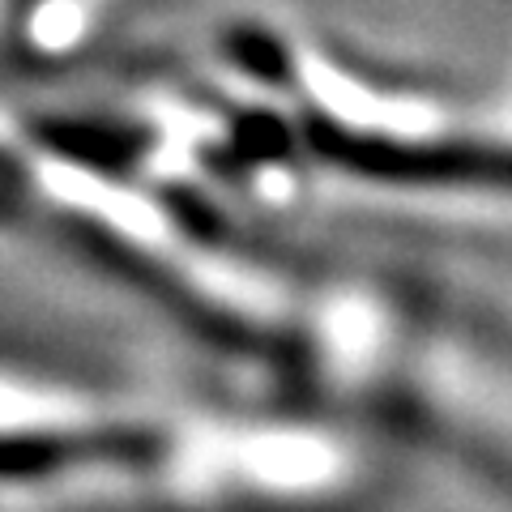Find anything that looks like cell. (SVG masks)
Listing matches in <instances>:
<instances>
[{
  "mask_svg": "<svg viewBox=\"0 0 512 512\" xmlns=\"http://www.w3.org/2000/svg\"><path fill=\"white\" fill-rule=\"evenodd\" d=\"M312 146L320 158L346 171L397 184H470L512 188V150L470 146V141H397L376 133H350L338 124H316Z\"/></svg>",
  "mask_w": 512,
  "mask_h": 512,
  "instance_id": "obj_1",
  "label": "cell"
}]
</instances>
